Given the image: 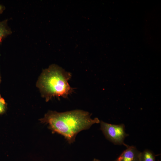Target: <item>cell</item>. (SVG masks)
Returning a JSON list of instances; mask_svg holds the SVG:
<instances>
[{"mask_svg":"<svg viewBox=\"0 0 161 161\" xmlns=\"http://www.w3.org/2000/svg\"><path fill=\"white\" fill-rule=\"evenodd\" d=\"M39 120L43 124H48L53 133L63 136L69 143L74 142L80 131L100 122L97 118H91L88 112L80 110L63 112L49 111Z\"/></svg>","mask_w":161,"mask_h":161,"instance_id":"obj_1","label":"cell"},{"mask_svg":"<svg viewBox=\"0 0 161 161\" xmlns=\"http://www.w3.org/2000/svg\"><path fill=\"white\" fill-rule=\"evenodd\" d=\"M71 77V73L56 64H52L43 70L36 86L47 102L53 97L66 98L74 91L68 83Z\"/></svg>","mask_w":161,"mask_h":161,"instance_id":"obj_2","label":"cell"},{"mask_svg":"<svg viewBox=\"0 0 161 161\" xmlns=\"http://www.w3.org/2000/svg\"><path fill=\"white\" fill-rule=\"evenodd\" d=\"M100 129L106 138L114 144L123 145L127 147L124 140L128 135L125 132L123 124H112L103 121L100 123Z\"/></svg>","mask_w":161,"mask_h":161,"instance_id":"obj_3","label":"cell"},{"mask_svg":"<svg viewBox=\"0 0 161 161\" xmlns=\"http://www.w3.org/2000/svg\"><path fill=\"white\" fill-rule=\"evenodd\" d=\"M141 153L135 147L128 146L115 161H141Z\"/></svg>","mask_w":161,"mask_h":161,"instance_id":"obj_4","label":"cell"},{"mask_svg":"<svg viewBox=\"0 0 161 161\" xmlns=\"http://www.w3.org/2000/svg\"><path fill=\"white\" fill-rule=\"evenodd\" d=\"M8 21L6 19L0 22V44L4 38L12 33L11 29L7 25Z\"/></svg>","mask_w":161,"mask_h":161,"instance_id":"obj_5","label":"cell"},{"mask_svg":"<svg viewBox=\"0 0 161 161\" xmlns=\"http://www.w3.org/2000/svg\"><path fill=\"white\" fill-rule=\"evenodd\" d=\"M141 161H155V157L151 151L145 150L141 153Z\"/></svg>","mask_w":161,"mask_h":161,"instance_id":"obj_6","label":"cell"},{"mask_svg":"<svg viewBox=\"0 0 161 161\" xmlns=\"http://www.w3.org/2000/svg\"><path fill=\"white\" fill-rule=\"evenodd\" d=\"M1 82V77H0V87ZM7 103L4 99L1 97L0 91V114L4 113L7 110Z\"/></svg>","mask_w":161,"mask_h":161,"instance_id":"obj_7","label":"cell"},{"mask_svg":"<svg viewBox=\"0 0 161 161\" xmlns=\"http://www.w3.org/2000/svg\"><path fill=\"white\" fill-rule=\"evenodd\" d=\"M4 6L0 4V14H2L4 11L5 9Z\"/></svg>","mask_w":161,"mask_h":161,"instance_id":"obj_8","label":"cell"},{"mask_svg":"<svg viewBox=\"0 0 161 161\" xmlns=\"http://www.w3.org/2000/svg\"><path fill=\"white\" fill-rule=\"evenodd\" d=\"M93 161H100V160H98V159H95L93 160Z\"/></svg>","mask_w":161,"mask_h":161,"instance_id":"obj_9","label":"cell"},{"mask_svg":"<svg viewBox=\"0 0 161 161\" xmlns=\"http://www.w3.org/2000/svg\"></svg>","mask_w":161,"mask_h":161,"instance_id":"obj_10","label":"cell"}]
</instances>
